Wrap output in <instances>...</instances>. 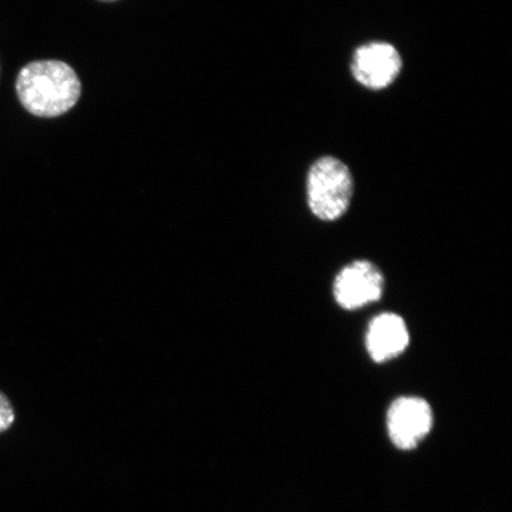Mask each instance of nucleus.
Instances as JSON below:
<instances>
[{"label": "nucleus", "instance_id": "f257e3e1", "mask_svg": "<svg viewBox=\"0 0 512 512\" xmlns=\"http://www.w3.org/2000/svg\"><path fill=\"white\" fill-rule=\"evenodd\" d=\"M19 102L38 118L61 117L78 104L82 85L69 64L40 60L25 64L16 79Z\"/></svg>", "mask_w": 512, "mask_h": 512}, {"label": "nucleus", "instance_id": "f03ea898", "mask_svg": "<svg viewBox=\"0 0 512 512\" xmlns=\"http://www.w3.org/2000/svg\"><path fill=\"white\" fill-rule=\"evenodd\" d=\"M354 195V178L341 160L325 156L312 164L306 178L307 206L318 220L332 222L347 213Z\"/></svg>", "mask_w": 512, "mask_h": 512}, {"label": "nucleus", "instance_id": "7ed1b4c3", "mask_svg": "<svg viewBox=\"0 0 512 512\" xmlns=\"http://www.w3.org/2000/svg\"><path fill=\"white\" fill-rule=\"evenodd\" d=\"M386 279L379 267L369 260H355L342 268L334 281V298L341 309L356 311L379 302Z\"/></svg>", "mask_w": 512, "mask_h": 512}, {"label": "nucleus", "instance_id": "20e7f679", "mask_svg": "<svg viewBox=\"0 0 512 512\" xmlns=\"http://www.w3.org/2000/svg\"><path fill=\"white\" fill-rule=\"evenodd\" d=\"M433 427L430 403L419 396H400L388 408L387 430L395 447L413 450L425 440Z\"/></svg>", "mask_w": 512, "mask_h": 512}, {"label": "nucleus", "instance_id": "39448f33", "mask_svg": "<svg viewBox=\"0 0 512 512\" xmlns=\"http://www.w3.org/2000/svg\"><path fill=\"white\" fill-rule=\"evenodd\" d=\"M402 70L401 55L393 44L370 42L355 50L351 73L355 80L371 91L393 85Z\"/></svg>", "mask_w": 512, "mask_h": 512}, {"label": "nucleus", "instance_id": "423d86ee", "mask_svg": "<svg viewBox=\"0 0 512 512\" xmlns=\"http://www.w3.org/2000/svg\"><path fill=\"white\" fill-rule=\"evenodd\" d=\"M409 342L405 319L393 312H383L370 320L364 343L371 360L381 364L402 355Z\"/></svg>", "mask_w": 512, "mask_h": 512}, {"label": "nucleus", "instance_id": "0eeeda50", "mask_svg": "<svg viewBox=\"0 0 512 512\" xmlns=\"http://www.w3.org/2000/svg\"><path fill=\"white\" fill-rule=\"evenodd\" d=\"M16 413L15 408L8 396L0 392V434L9 431L15 424Z\"/></svg>", "mask_w": 512, "mask_h": 512}, {"label": "nucleus", "instance_id": "6e6552de", "mask_svg": "<svg viewBox=\"0 0 512 512\" xmlns=\"http://www.w3.org/2000/svg\"><path fill=\"white\" fill-rule=\"evenodd\" d=\"M99 2L113 3V2H117V0H99Z\"/></svg>", "mask_w": 512, "mask_h": 512}]
</instances>
